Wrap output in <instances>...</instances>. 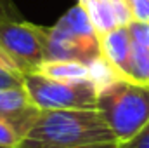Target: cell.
Returning a JSON list of instances; mask_svg holds the SVG:
<instances>
[{
	"label": "cell",
	"instance_id": "6da1fadb",
	"mask_svg": "<svg viewBox=\"0 0 149 148\" xmlns=\"http://www.w3.org/2000/svg\"><path fill=\"white\" fill-rule=\"evenodd\" d=\"M101 141L116 140L97 108L40 110L16 148H70Z\"/></svg>",
	"mask_w": 149,
	"mask_h": 148
},
{
	"label": "cell",
	"instance_id": "7a4b0ae2",
	"mask_svg": "<svg viewBox=\"0 0 149 148\" xmlns=\"http://www.w3.org/2000/svg\"><path fill=\"white\" fill-rule=\"evenodd\" d=\"M97 110L114 140L125 143L149 122V85L120 78L99 91Z\"/></svg>",
	"mask_w": 149,
	"mask_h": 148
},
{
	"label": "cell",
	"instance_id": "3957f363",
	"mask_svg": "<svg viewBox=\"0 0 149 148\" xmlns=\"http://www.w3.org/2000/svg\"><path fill=\"white\" fill-rule=\"evenodd\" d=\"M23 87L38 110H92L97 108L99 91L90 80L61 82L30 72L23 75Z\"/></svg>",
	"mask_w": 149,
	"mask_h": 148
},
{
	"label": "cell",
	"instance_id": "277c9868",
	"mask_svg": "<svg viewBox=\"0 0 149 148\" xmlns=\"http://www.w3.org/2000/svg\"><path fill=\"white\" fill-rule=\"evenodd\" d=\"M45 26L21 19L0 21V49L23 75L35 72L45 61Z\"/></svg>",
	"mask_w": 149,
	"mask_h": 148
},
{
	"label": "cell",
	"instance_id": "5b68a950",
	"mask_svg": "<svg viewBox=\"0 0 149 148\" xmlns=\"http://www.w3.org/2000/svg\"><path fill=\"white\" fill-rule=\"evenodd\" d=\"M99 56L102 51L97 33H78L59 21L47 28L45 59H74L88 65Z\"/></svg>",
	"mask_w": 149,
	"mask_h": 148
},
{
	"label": "cell",
	"instance_id": "8992f818",
	"mask_svg": "<svg viewBox=\"0 0 149 148\" xmlns=\"http://www.w3.org/2000/svg\"><path fill=\"white\" fill-rule=\"evenodd\" d=\"M38 111L40 110L30 103L24 87L0 89V118L10 122L21 136L31 125Z\"/></svg>",
	"mask_w": 149,
	"mask_h": 148
},
{
	"label": "cell",
	"instance_id": "52a82bcc",
	"mask_svg": "<svg viewBox=\"0 0 149 148\" xmlns=\"http://www.w3.org/2000/svg\"><path fill=\"white\" fill-rule=\"evenodd\" d=\"M101 38V51L102 56L116 68L120 77H125V70L128 65L130 51H132V35L128 26L114 28L113 32L102 35Z\"/></svg>",
	"mask_w": 149,
	"mask_h": 148
},
{
	"label": "cell",
	"instance_id": "ba28073f",
	"mask_svg": "<svg viewBox=\"0 0 149 148\" xmlns=\"http://www.w3.org/2000/svg\"><path fill=\"white\" fill-rule=\"evenodd\" d=\"M35 72L61 82L88 80V65L74 59H45Z\"/></svg>",
	"mask_w": 149,
	"mask_h": 148
},
{
	"label": "cell",
	"instance_id": "9c48e42d",
	"mask_svg": "<svg viewBox=\"0 0 149 148\" xmlns=\"http://www.w3.org/2000/svg\"><path fill=\"white\" fill-rule=\"evenodd\" d=\"M83 5L87 9L90 23L99 37L113 32L114 28H120V21L114 12L113 0H87V2H83Z\"/></svg>",
	"mask_w": 149,
	"mask_h": 148
},
{
	"label": "cell",
	"instance_id": "30bf717a",
	"mask_svg": "<svg viewBox=\"0 0 149 148\" xmlns=\"http://www.w3.org/2000/svg\"><path fill=\"white\" fill-rule=\"evenodd\" d=\"M123 78L149 85V47L132 40V51Z\"/></svg>",
	"mask_w": 149,
	"mask_h": 148
},
{
	"label": "cell",
	"instance_id": "8fae6325",
	"mask_svg": "<svg viewBox=\"0 0 149 148\" xmlns=\"http://www.w3.org/2000/svg\"><path fill=\"white\" fill-rule=\"evenodd\" d=\"M120 78L121 77L116 72V68L104 56H99L88 63V80L95 85L97 91H102L104 87H108L109 84L120 80Z\"/></svg>",
	"mask_w": 149,
	"mask_h": 148
},
{
	"label": "cell",
	"instance_id": "7c38bea8",
	"mask_svg": "<svg viewBox=\"0 0 149 148\" xmlns=\"http://www.w3.org/2000/svg\"><path fill=\"white\" fill-rule=\"evenodd\" d=\"M21 140V132L7 120L0 118V148H16Z\"/></svg>",
	"mask_w": 149,
	"mask_h": 148
},
{
	"label": "cell",
	"instance_id": "4fadbf2b",
	"mask_svg": "<svg viewBox=\"0 0 149 148\" xmlns=\"http://www.w3.org/2000/svg\"><path fill=\"white\" fill-rule=\"evenodd\" d=\"M134 21L149 23V0H127Z\"/></svg>",
	"mask_w": 149,
	"mask_h": 148
},
{
	"label": "cell",
	"instance_id": "5bb4252c",
	"mask_svg": "<svg viewBox=\"0 0 149 148\" xmlns=\"http://www.w3.org/2000/svg\"><path fill=\"white\" fill-rule=\"evenodd\" d=\"M23 87V73L17 70H3L0 68V89Z\"/></svg>",
	"mask_w": 149,
	"mask_h": 148
},
{
	"label": "cell",
	"instance_id": "9a60e30c",
	"mask_svg": "<svg viewBox=\"0 0 149 148\" xmlns=\"http://www.w3.org/2000/svg\"><path fill=\"white\" fill-rule=\"evenodd\" d=\"M118 148H149V122L128 141L120 143Z\"/></svg>",
	"mask_w": 149,
	"mask_h": 148
},
{
	"label": "cell",
	"instance_id": "2e32d148",
	"mask_svg": "<svg viewBox=\"0 0 149 148\" xmlns=\"http://www.w3.org/2000/svg\"><path fill=\"white\" fill-rule=\"evenodd\" d=\"M19 19V11L12 0H0V21Z\"/></svg>",
	"mask_w": 149,
	"mask_h": 148
},
{
	"label": "cell",
	"instance_id": "e0dca14e",
	"mask_svg": "<svg viewBox=\"0 0 149 148\" xmlns=\"http://www.w3.org/2000/svg\"><path fill=\"white\" fill-rule=\"evenodd\" d=\"M118 141H101V143H87V145H78V147H70V148H118Z\"/></svg>",
	"mask_w": 149,
	"mask_h": 148
},
{
	"label": "cell",
	"instance_id": "ac0fdd59",
	"mask_svg": "<svg viewBox=\"0 0 149 148\" xmlns=\"http://www.w3.org/2000/svg\"><path fill=\"white\" fill-rule=\"evenodd\" d=\"M0 68H3V70H17L16 66H14V63L7 58V54L0 49Z\"/></svg>",
	"mask_w": 149,
	"mask_h": 148
},
{
	"label": "cell",
	"instance_id": "d6986e66",
	"mask_svg": "<svg viewBox=\"0 0 149 148\" xmlns=\"http://www.w3.org/2000/svg\"><path fill=\"white\" fill-rule=\"evenodd\" d=\"M78 2H80V4H83V2H87V0H78Z\"/></svg>",
	"mask_w": 149,
	"mask_h": 148
}]
</instances>
